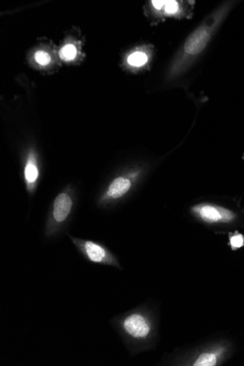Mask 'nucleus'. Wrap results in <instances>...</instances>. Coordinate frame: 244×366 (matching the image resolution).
Instances as JSON below:
<instances>
[{
	"instance_id": "obj_1",
	"label": "nucleus",
	"mask_w": 244,
	"mask_h": 366,
	"mask_svg": "<svg viewBox=\"0 0 244 366\" xmlns=\"http://www.w3.org/2000/svg\"><path fill=\"white\" fill-rule=\"evenodd\" d=\"M159 312L150 302L114 317L110 323L131 356L155 349L159 342Z\"/></svg>"
},
{
	"instance_id": "obj_2",
	"label": "nucleus",
	"mask_w": 244,
	"mask_h": 366,
	"mask_svg": "<svg viewBox=\"0 0 244 366\" xmlns=\"http://www.w3.org/2000/svg\"><path fill=\"white\" fill-rule=\"evenodd\" d=\"M228 347L216 341H201L166 354L159 364L164 365L216 366L228 354Z\"/></svg>"
},
{
	"instance_id": "obj_3",
	"label": "nucleus",
	"mask_w": 244,
	"mask_h": 366,
	"mask_svg": "<svg viewBox=\"0 0 244 366\" xmlns=\"http://www.w3.org/2000/svg\"><path fill=\"white\" fill-rule=\"evenodd\" d=\"M195 216L202 221L212 226H231L239 219L237 212L212 205H200L192 209Z\"/></svg>"
},
{
	"instance_id": "obj_4",
	"label": "nucleus",
	"mask_w": 244,
	"mask_h": 366,
	"mask_svg": "<svg viewBox=\"0 0 244 366\" xmlns=\"http://www.w3.org/2000/svg\"><path fill=\"white\" fill-rule=\"evenodd\" d=\"M71 238L78 250L89 261L101 264V265L114 267L119 270H123L116 257L102 244L92 240Z\"/></svg>"
},
{
	"instance_id": "obj_5",
	"label": "nucleus",
	"mask_w": 244,
	"mask_h": 366,
	"mask_svg": "<svg viewBox=\"0 0 244 366\" xmlns=\"http://www.w3.org/2000/svg\"><path fill=\"white\" fill-rule=\"evenodd\" d=\"M229 8L230 7L228 5L222 7L217 18L211 26H200L192 34L187 40L184 47L186 54L190 56L197 55L205 49L212 37L214 28L221 22L224 16L228 13Z\"/></svg>"
},
{
	"instance_id": "obj_6",
	"label": "nucleus",
	"mask_w": 244,
	"mask_h": 366,
	"mask_svg": "<svg viewBox=\"0 0 244 366\" xmlns=\"http://www.w3.org/2000/svg\"><path fill=\"white\" fill-rule=\"evenodd\" d=\"M73 206V200L68 195L62 193L56 197L51 215L54 223L49 231L50 233H52L54 228L56 229L58 226H62L68 219L72 212Z\"/></svg>"
},
{
	"instance_id": "obj_7",
	"label": "nucleus",
	"mask_w": 244,
	"mask_h": 366,
	"mask_svg": "<svg viewBox=\"0 0 244 366\" xmlns=\"http://www.w3.org/2000/svg\"><path fill=\"white\" fill-rule=\"evenodd\" d=\"M131 183L130 180L124 178L115 179L109 187L108 195L113 199H118L124 196L130 189Z\"/></svg>"
},
{
	"instance_id": "obj_8",
	"label": "nucleus",
	"mask_w": 244,
	"mask_h": 366,
	"mask_svg": "<svg viewBox=\"0 0 244 366\" xmlns=\"http://www.w3.org/2000/svg\"><path fill=\"white\" fill-rule=\"evenodd\" d=\"M148 61V57L143 52L137 51L130 54L128 59V63L133 67H141L145 66Z\"/></svg>"
},
{
	"instance_id": "obj_9",
	"label": "nucleus",
	"mask_w": 244,
	"mask_h": 366,
	"mask_svg": "<svg viewBox=\"0 0 244 366\" xmlns=\"http://www.w3.org/2000/svg\"><path fill=\"white\" fill-rule=\"evenodd\" d=\"M76 49L73 45L71 44L65 46L59 51L60 58L66 61V62H69V61L74 59L76 56Z\"/></svg>"
},
{
	"instance_id": "obj_10",
	"label": "nucleus",
	"mask_w": 244,
	"mask_h": 366,
	"mask_svg": "<svg viewBox=\"0 0 244 366\" xmlns=\"http://www.w3.org/2000/svg\"><path fill=\"white\" fill-rule=\"evenodd\" d=\"M230 244L233 250H238L244 246V236L240 233L233 234L230 237Z\"/></svg>"
},
{
	"instance_id": "obj_11",
	"label": "nucleus",
	"mask_w": 244,
	"mask_h": 366,
	"mask_svg": "<svg viewBox=\"0 0 244 366\" xmlns=\"http://www.w3.org/2000/svg\"><path fill=\"white\" fill-rule=\"evenodd\" d=\"M36 62L40 66H47L51 62V57L48 53L39 51L35 55Z\"/></svg>"
},
{
	"instance_id": "obj_12",
	"label": "nucleus",
	"mask_w": 244,
	"mask_h": 366,
	"mask_svg": "<svg viewBox=\"0 0 244 366\" xmlns=\"http://www.w3.org/2000/svg\"><path fill=\"white\" fill-rule=\"evenodd\" d=\"M25 176L29 182H34L38 176L37 168L32 164H29L25 169Z\"/></svg>"
},
{
	"instance_id": "obj_13",
	"label": "nucleus",
	"mask_w": 244,
	"mask_h": 366,
	"mask_svg": "<svg viewBox=\"0 0 244 366\" xmlns=\"http://www.w3.org/2000/svg\"><path fill=\"white\" fill-rule=\"evenodd\" d=\"M165 10L167 13L174 14L178 10V5L176 1H166Z\"/></svg>"
},
{
	"instance_id": "obj_14",
	"label": "nucleus",
	"mask_w": 244,
	"mask_h": 366,
	"mask_svg": "<svg viewBox=\"0 0 244 366\" xmlns=\"http://www.w3.org/2000/svg\"><path fill=\"white\" fill-rule=\"evenodd\" d=\"M152 3L154 7L157 10H160L166 5V1H152Z\"/></svg>"
}]
</instances>
